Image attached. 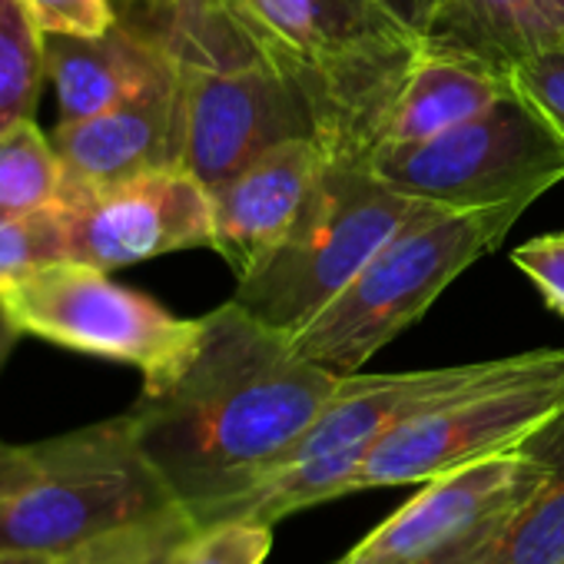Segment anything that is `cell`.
Returning <instances> with one entry per match:
<instances>
[{
	"label": "cell",
	"instance_id": "obj_1",
	"mask_svg": "<svg viewBox=\"0 0 564 564\" xmlns=\"http://www.w3.org/2000/svg\"><path fill=\"white\" fill-rule=\"evenodd\" d=\"M293 336L229 300L203 316L189 362L130 409L137 438L199 521L286 458L339 389Z\"/></svg>",
	"mask_w": 564,
	"mask_h": 564
},
{
	"label": "cell",
	"instance_id": "obj_2",
	"mask_svg": "<svg viewBox=\"0 0 564 564\" xmlns=\"http://www.w3.org/2000/svg\"><path fill=\"white\" fill-rule=\"evenodd\" d=\"M150 28L163 34L176 70L180 166L206 189L282 140H323L303 87L265 54L229 0H166Z\"/></svg>",
	"mask_w": 564,
	"mask_h": 564
},
{
	"label": "cell",
	"instance_id": "obj_3",
	"mask_svg": "<svg viewBox=\"0 0 564 564\" xmlns=\"http://www.w3.org/2000/svg\"><path fill=\"white\" fill-rule=\"evenodd\" d=\"M170 505L180 501L147 458L130 412L0 455V551L57 557Z\"/></svg>",
	"mask_w": 564,
	"mask_h": 564
},
{
	"label": "cell",
	"instance_id": "obj_4",
	"mask_svg": "<svg viewBox=\"0 0 564 564\" xmlns=\"http://www.w3.org/2000/svg\"><path fill=\"white\" fill-rule=\"evenodd\" d=\"M531 203L435 209L399 232L300 333L296 349L336 376L362 372L376 352L412 329L452 282L498 249Z\"/></svg>",
	"mask_w": 564,
	"mask_h": 564
},
{
	"label": "cell",
	"instance_id": "obj_5",
	"mask_svg": "<svg viewBox=\"0 0 564 564\" xmlns=\"http://www.w3.org/2000/svg\"><path fill=\"white\" fill-rule=\"evenodd\" d=\"M435 209L442 206L389 186L369 160H329L293 236L256 272L236 279L232 300L293 336L399 232Z\"/></svg>",
	"mask_w": 564,
	"mask_h": 564
},
{
	"label": "cell",
	"instance_id": "obj_6",
	"mask_svg": "<svg viewBox=\"0 0 564 564\" xmlns=\"http://www.w3.org/2000/svg\"><path fill=\"white\" fill-rule=\"evenodd\" d=\"M369 166L399 193L442 209L534 203L564 180V137L514 87L438 137L376 147Z\"/></svg>",
	"mask_w": 564,
	"mask_h": 564
},
{
	"label": "cell",
	"instance_id": "obj_7",
	"mask_svg": "<svg viewBox=\"0 0 564 564\" xmlns=\"http://www.w3.org/2000/svg\"><path fill=\"white\" fill-rule=\"evenodd\" d=\"M0 303L24 336L140 369L143 392L166 386L203 336V316H173L156 300L113 282L107 269L74 259L18 279L0 290Z\"/></svg>",
	"mask_w": 564,
	"mask_h": 564
},
{
	"label": "cell",
	"instance_id": "obj_8",
	"mask_svg": "<svg viewBox=\"0 0 564 564\" xmlns=\"http://www.w3.org/2000/svg\"><path fill=\"white\" fill-rule=\"evenodd\" d=\"M564 412V349H531L528 366L379 438L362 462V491L415 485L478 458L524 448Z\"/></svg>",
	"mask_w": 564,
	"mask_h": 564
},
{
	"label": "cell",
	"instance_id": "obj_9",
	"mask_svg": "<svg viewBox=\"0 0 564 564\" xmlns=\"http://www.w3.org/2000/svg\"><path fill=\"white\" fill-rule=\"evenodd\" d=\"M547 475L551 462L531 445L435 475L339 561L415 564L442 554L481 557L501 528L547 481Z\"/></svg>",
	"mask_w": 564,
	"mask_h": 564
},
{
	"label": "cell",
	"instance_id": "obj_10",
	"mask_svg": "<svg viewBox=\"0 0 564 564\" xmlns=\"http://www.w3.org/2000/svg\"><path fill=\"white\" fill-rule=\"evenodd\" d=\"M57 216L67 259L107 272L166 252L213 249V196L186 166H160L104 186H64Z\"/></svg>",
	"mask_w": 564,
	"mask_h": 564
},
{
	"label": "cell",
	"instance_id": "obj_11",
	"mask_svg": "<svg viewBox=\"0 0 564 564\" xmlns=\"http://www.w3.org/2000/svg\"><path fill=\"white\" fill-rule=\"evenodd\" d=\"M329 160V147L316 137L282 140L209 189L213 249L226 259L236 279L256 272L293 236Z\"/></svg>",
	"mask_w": 564,
	"mask_h": 564
},
{
	"label": "cell",
	"instance_id": "obj_12",
	"mask_svg": "<svg viewBox=\"0 0 564 564\" xmlns=\"http://www.w3.org/2000/svg\"><path fill=\"white\" fill-rule=\"evenodd\" d=\"M528 359L531 352H518L505 359L462 362V366L422 369V372L343 376L336 395L329 399L316 425L303 435V442L286 458H310L339 448H372L399 425L415 422L488 382L518 372L521 366H528Z\"/></svg>",
	"mask_w": 564,
	"mask_h": 564
},
{
	"label": "cell",
	"instance_id": "obj_13",
	"mask_svg": "<svg viewBox=\"0 0 564 564\" xmlns=\"http://www.w3.org/2000/svg\"><path fill=\"white\" fill-rule=\"evenodd\" d=\"M51 143L64 166V186H104L147 170L180 166V97L170 80L97 117L57 123Z\"/></svg>",
	"mask_w": 564,
	"mask_h": 564
},
{
	"label": "cell",
	"instance_id": "obj_14",
	"mask_svg": "<svg viewBox=\"0 0 564 564\" xmlns=\"http://www.w3.org/2000/svg\"><path fill=\"white\" fill-rule=\"evenodd\" d=\"M44 67L57 90L61 123L97 117L173 77L163 34L133 18H117L100 37L44 34Z\"/></svg>",
	"mask_w": 564,
	"mask_h": 564
},
{
	"label": "cell",
	"instance_id": "obj_15",
	"mask_svg": "<svg viewBox=\"0 0 564 564\" xmlns=\"http://www.w3.org/2000/svg\"><path fill=\"white\" fill-rule=\"evenodd\" d=\"M511 90V70L501 64L442 37H425L405 70L376 147L438 137L485 113Z\"/></svg>",
	"mask_w": 564,
	"mask_h": 564
},
{
	"label": "cell",
	"instance_id": "obj_16",
	"mask_svg": "<svg viewBox=\"0 0 564 564\" xmlns=\"http://www.w3.org/2000/svg\"><path fill=\"white\" fill-rule=\"evenodd\" d=\"M429 37L468 47L514 70L564 51V0H445Z\"/></svg>",
	"mask_w": 564,
	"mask_h": 564
},
{
	"label": "cell",
	"instance_id": "obj_17",
	"mask_svg": "<svg viewBox=\"0 0 564 564\" xmlns=\"http://www.w3.org/2000/svg\"><path fill=\"white\" fill-rule=\"evenodd\" d=\"M369 448H339L310 458H286L265 475H259L246 491L209 508L199 524L209 521H252L275 524L286 514L306 511L313 505H326L346 495L362 491V462Z\"/></svg>",
	"mask_w": 564,
	"mask_h": 564
},
{
	"label": "cell",
	"instance_id": "obj_18",
	"mask_svg": "<svg viewBox=\"0 0 564 564\" xmlns=\"http://www.w3.org/2000/svg\"><path fill=\"white\" fill-rule=\"evenodd\" d=\"M528 445L551 462V475L475 564H564V412Z\"/></svg>",
	"mask_w": 564,
	"mask_h": 564
},
{
	"label": "cell",
	"instance_id": "obj_19",
	"mask_svg": "<svg viewBox=\"0 0 564 564\" xmlns=\"http://www.w3.org/2000/svg\"><path fill=\"white\" fill-rule=\"evenodd\" d=\"M61 189V156L34 120L0 130V213L51 209L57 206Z\"/></svg>",
	"mask_w": 564,
	"mask_h": 564
},
{
	"label": "cell",
	"instance_id": "obj_20",
	"mask_svg": "<svg viewBox=\"0 0 564 564\" xmlns=\"http://www.w3.org/2000/svg\"><path fill=\"white\" fill-rule=\"evenodd\" d=\"M196 518L183 505L107 528L77 547L57 554L51 564H166L170 554L196 531Z\"/></svg>",
	"mask_w": 564,
	"mask_h": 564
},
{
	"label": "cell",
	"instance_id": "obj_21",
	"mask_svg": "<svg viewBox=\"0 0 564 564\" xmlns=\"http://www.w3.org/2000/svg\"><path fill=\"white\" fill-rule=\"evenodd\" d=\"M44 77V34L28 0H0V130L34 120Z\"/></svg>",
	"mask_w": 564,
	"mask_h": 564
},
{
	"label": "cell",
	"instance_id": "obj_22",
	"mask_svg": "<svg viewBox=\"0 0 564 564\" xmlns=\"http://www.w3.org/2000/svg\"><path fill=\"white\" fill-rule=\"evenodd\" d=\"M67 259L57 206L37 213H0V290Z\"/></svg>",
	"mask_w": 564,
	"mask_h": 564
},
{
	"label": "cell",
	"instance_id": "obj_23",
	"mask_svg": "<svg viewBox=\"0 0 564 564\" xmlns=\"http://www.w3.org/2000/svg\"><path fill=\"white\" fill-rule=\"evenodd\" d=\"M272 547V528L252 521H209L170 554L166 564H262Z\"/></svg>",
	"mask_w": 564,
	"mask_h": 564
},
{
	"label": "cell",
	"instance_id": "obj_24",
	"mask_svg": "<svg viewBox=\"0 0 564 564\" xmlns=\"http://www.w3.org/2000/svg\"><path fill=\"white\" fill-rule=\"evenodd\" d=\"M41 34L61 37H100L117 24L113 0H28Z\"/></svg>",
	"mask_w": 564,
	"mask_h": 564
},
{
	"label": "cell",
	"instance_id": "obj_25",
	"mask_svg": "<svg viewBox=\"0 0 564 564\" xmlns=\"http://www.w3.org/2000/svg\"><path fill=\"white\" fill-rule=\"evenodd\" d=\"M511 262L541 293L544 306L564 319V232H544L514 246Z\"/></svg>",
	"mask_w": 564,
	"mask_h": 564
},
{
	"label": "cell",
	"instance_id": "obj_26",
	"mask_svg": "<svg viewBox=\"0 0 564 564\" xmlns=\"http://www.w3.org/2000/svg\"><path fill=\"white\" fill-rule=\"evenodd\" d=\"M511 80L564 137V51H554V54H544L514 67Z\"/></svg>",
	"mask_w": 564,
	"mask_h": 564
},
{
	"label": "cell",
	"instance_id": "obj_27",
	"mask_svg": "<svg viewBox=\"0 0 564 564\" xmlns=\"http://www.w3.org/2000/svg\"><path fill=\"white\" fill-rule=\"evenodd\" d=\"M376 4L419 41H425L435 31L445 11V0H376Z\"/></svg>",
	"mask_w": 564,
	"mask_h": 564
},
{
	"label": "cell",
	"instance_id": "obj_28",
	"mask_svg": "<svg viewBox=\"0 0 564 564\" xmlns=\"http://www.w3.org/2000/svg\"><path fill=\"white\" fill-rule=\"evenodd\" d=\"M21 336L24 333L14 326V319L8 316L4 303H0V372H4V366H8V359H11V352H14ZM4 452H8V442H0V455H4Z\"/></svg>",
	"mask_w": 564,
	"mask_h": 564
},
{
	"label": "cell",
	"instance_id": "obj_29",
	"mask_svg": "<svg viewBox=\"0 0 564 564\" xmlns=\"http://www.w3.org/2000/svg\"><path fill=\"white\" fill-rule=\"evenodd\" d=\"M51 554H18V551H0V564H51Z\"/></svg>",
	"mask_w": 564,
	"mask_h": 564
},
{
	"label": "cell",
	"instance_id": "obj_30",
	"mask_svg": "<svg viewBox=\"0 0 564 564\" xmlns=\"http://www.w3.org/2000/svg\"><path fill=\"white\" fill-rule=\"evenodd\" d=\"M127 8H130V11H147L150 21H156V14L166 8V0H127ZM150 21H147V24H150Z\"/></svg>",
	"mask_w": 564,
	"mask_h": 564
},
{
	"label": "cell",
	"instance_id": "obj_31",
	"mask_svg": "<svg viewBox=\"0 0 564 564\" xmlns=\"http://www.w3.org/2000/svg\"><path fill=\"white\" fill-rule=\"evenodd\" d=\"M478 554H442V557H429V561H415V564H475ZM343 564V561H336Z\"/></svg>",
	"mask_w": 564,
	"mask_h": 564
},
{
	"label": "cell",
	"instance_id": "obj_32",
	"mask_svg": "<svg viewBox=\"0 0 564 564\" xmlns=\"http://www.w3.org/2000/svg\"><path fill=\"white\" fill-rule=\"evenodd\" d=\"M359 4H376V0H359Z\"/></svg>",
	"mask_w": 564,
	"mask_h": 564
}]
</instances>
